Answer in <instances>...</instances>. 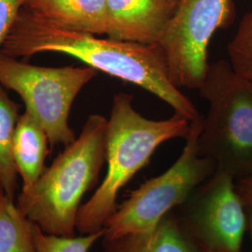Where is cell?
<instances>
[{"mask_svg": "<svg viewBox=\"0 0 252 252\" xmlns=\"http://www.w3.org/2000/svg\"><path fill=\"white\" fill-rule=\"evenodd\" d=\"M202 123L201 115L190 122L184 149L172 166L146 181L118 205L104 225L103 237L115 238L153 230L163 217L215 173V164L199 152Z\"/></svg>", "mask_w": 252, "mask_h": 252, "instance_id": "5", "label": "cell"}, {"mask_svg": "<svg viewBox=\"0 0 252 252\" xmlns=\"http://www.w3.org/2000/svg\"><path fill=\"white\" fill-rule=\"evenodd\" d=\"M247 210V216H248V231L251 235L252 243V208L246 207Z\"/></svg>", "mask_w": 252, "mask_h": 252, "instance_id": "19", "label": "cell"}, {"mask_svg": "<svg viewBox=\"0 0 252 252\" xmlns=\"http://www.w3.org/2000/svg\"><path fill=\"white\" fill-rule=\"evenodd\" d=\"M19 106L0 84V189L15 199L18 173L12 154L13 138L19 121Z\"/></svg>", "mask_w": 252, "mask_h": 252, "instance_id": "13", "label": "cell"}, {"mask_svg": "<svg viewBox=\"0 0 252 252\" xmlns=\"http://www.w3.org/2000/svg\"><path fill=\"white\" fill-rule=\"evenodd\" d=\"M0 53L29 57L58 53L74 57L96 71L130 82L168 104L175 113L193 121L200 113L173 81L162 47L73 31L22 8Z\"/></svg>", "mask_w": 252, "mask_h": 252, "instance_id": "1", "label": "cell"}, {"mask_svg": "<svg viewBox=\"0 0 252 252\" xmlns=\"http://www.w3.org/2000/svg\"><path fill=\"white\" fill-rule=\"evenodd\" d=\"M103 234L101 231L80 236H60L47 234L36 224L34 227L36 252H89Z\"/></svg>", "mask_w": 252, "mask_h": 252, "instance_id": "16", "label": "cell"}, {"mask_svg": "<svg viewBox=\"0 0 252 252\" xmlns=\"http://www.w3.org/2000/svg\"><path fill=\"white\" fill-rule=\"evenodd\" d=\"M102 238L104 252H206L184 233L174 210L149 232Z\"/></svg>", "mask_w": 252, "mask_h": 252, "instance_id": "11", "label": "cell"}, {"mask_svg": "<svg viewBox=\"0 0 252 252\" xmlns=\"http://www.w3.org/2000/svg\"><path fill=\"white\" fill-rule=\"evenodd\" d=\"M207 100L199 135L200 154L234 180L252 174V81L235 72L231 63H209L198 88Z\"/></svg>", "mask_w": 252, "mask_h": 252, "instance_id": "4", "label": "cell"}, {"mask_svg": "<svg viewBox=\"0 0 252 252\" xmlns=\"http://www.w3.org/2000/svg\"><path fill=\"white\" fill-rule=\"evenodd\" d=\"M234 0H178L160 46L178 87L198 89L209 63L207 51L213 35L231 27Z\"/></svg>", "mask_w": 252, "mask_h": 252, "instance_id": "7", "label": "cell"}, {"mask_svg": "<svg viewBox=\"0 0 252 252\" xmlns=\"http://www.w3.org/2000/svg\"><path fill=\"white\" fill-rule=\"evenodd\" d=\"M96 75L90 66H38L0 53V84L24 100L26 110L44 128L52 147L67 146L76 139L68 124L70 109Z\"/></svg>", "mask_w": 252, "mask_h": 252, "instance_id": "6", "label": "cell"}, {"mask_svg": "<svg viewBox=\"0 0 252 252\" xmlns=\"http://www.w3.org/2000/svg\"><path fill=\"white\" fill-rule=\"evenodd\" d=\"M23 8L73 31L95 36L108 32L107 0H23Z\"/></svg>", "mask_w": 252, "mask_h": 252, "instance_id": "10", "label": "cell"}, {"mask_svg": "<svg viewBox=\"0 0 252 252\" xmlns=\"http://www.w3.org/2000/svg\"><path fill=\"white\" fill-rule=\"evenodd\" d=\"M178 0H107L109 38L148 45L161 43Z\"/></svg>", "mask_w": 252, "mask_h": 252, "instance_id": "9", "label": "cell"}, {"mask_svg": "<svg viewBox=\"0 0 252 252\" xmlns=\"http://www.w3.org/2000/svg\"><path fill=\"white\" fill-rule=\"evenodd\" d=\"M49 137L27 110L19 118L12 145L13 160L22 179V190L30 189L45 170Z\"/></svg>", "mask_w": 252, "mask_h": 252, "instance_id": "12", "label": "cell"}, {"mask_svg": "<svg viewBox=\"0 0 252 252\" xmlns=\"http://www.w3.org/2000/svg\"><path fill=\"white\" fill-rule=\"evenodd\" d=\"M35 224L0 189V252H36Z\"/></svg>", "mask_w": 252, "mask_h": 252, "instance_id": "14", "label": "cell"}, {"mask_svg": "<svg viewBox=\"0 0 252 252\" xmlns=\"http://www.w3.org/2000/svg\"><path fill=\"white\" fill-rule=\"evenodd\" d=\"M227 50L234 71L252 81V10L244 15Z\"/></svg>", "mask_w": 252, "mask_h": 252, "instance_id": "15", "label": "cell"}, {"mask_svg": "<svg viewBox=\"0 0 252 252\" xmlns=\"http://www.w3.org/2000/svg\"><path fill=\"white\" fill-rule=\"evenodd\" d=\"M235 187L245 207L252 208V174L235 180Z\"/></svg>", "mask_w": 252, "mask_h": 252, "instance_id": "18", "label": "cell"}, {"mask_svg": "<svg viewBox=\"0 0 252 252\" xmlns=\"http://www.w3.org/2000/svg\"><path fill=\"white\" fill-rule=\"evenodd\" d=\"M189 128L190 121L178 113L162 121L149 120L134 108L131 94H115L106 130L107 173L91 198L81 205L76 230L81 234L103 231L117 208L121 189L149 163L160 145L186 138Z\"/></svg>", "mask_w": 252, "mask_h": 252, "instance_id": "2", "label": "cell"}, {"mask_svg": "<svg viewBox=\"0 0 252 252\" xmlns=\"http://www.w3.org/2000/svg\"><path fill=\"white\" fill-rule=\"evenodd\" d=\"M181 229L206 252H242L248 216L234 180L215 171L173 209Z\"/></svg>", "mask_w": 252, "mask_h": 252, "instance_id": "8", "label": "cell"}, {"mask_svg": "<svg viewBox=\"0 0 252 252\" xmlns=\"http://www.w3.org/2000/svg\"><path fill=\"white\" fill-rule=\"evenodd\" d=\"M108 120L92 114L80 135L65 146L16 204L22 213L47 234L73 236L81 199L96 183L106 162Z\"/></svg>", "mask_w": 252, "mask_h": 252, "instance_id": "3", "label": "cell"}, {"mask_svg": "<svg viewBox=\"0 0 252 252\" xmlns=\"http://www.w3.org/2000/svg\"><path fill=\"white\" fill-rule=\"evenodd\" d=\"M22 8L23 0H0V49Z\"/></svg>", "mask_w": 252, "mask_h": 252, "instance_id": "17", "label": "cell"}]
</instances>
